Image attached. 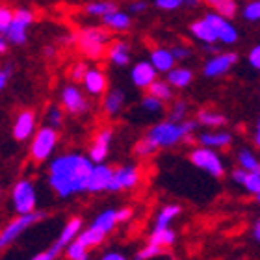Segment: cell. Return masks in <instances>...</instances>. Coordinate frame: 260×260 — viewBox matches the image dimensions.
Here are the masks:
<instances>
[{
	"label": "cell",
	"instance_id": "cb8c5ba5",
	"mask_svg": "<svg viewBox=\"0 0 260 260\" xmlns=\"http://www.w3.org/2000/svg\"><path fill=\"white\" fill-rule=\"evenodd\" d=\"M191 80H193V71L188 69V67H182V65L180 67L175 65L173 69L166 73V82L175 89H184V87L190 86Z\"/></svg>",
	"mask_w": 260,
	"mask_h": 260
},
{
	"label": "cell",
	"instance_id": "c3c4849f",
	"mask_svg": "<svg viewBox=\"0 0 260 260\" xmlns=\"http://www.w3.org/2000/svg\"><path fill=\"white\" fill-rule=\"evenodd\" d=\"M115 216H117V223H125L132 219L134 210H132L130 206H125V208H121V210H115Z\"/></svg>",
	"mask_w": 260,
	"mask_h": 260
},
{
	"label": "cell",
	"instance_id": "d590c367",
	"mask_svg": "<svg viewBox=\"0 0 260 260\" xmlns=\"http://www.w3.org/2000/svg\"><path fill=\"white\" fill-rule=\"evenodd\" d=\"M242 186H244L251 195L258 197L260 195V169H256V171H247L244 184Z\"/></svg>",
	"mask_w": 260,
	"mask_h": 260
},
{
	"label": "cell",
	"instance_id": "8992f818",
	"mask_svg": "<svg viewBox=\"0 0 260 260\" xmlns=\"http://www.w3.org/2000/svg\"><path fill=\"white\" fill-rule=\"evenodd\" d=\"M34 19V11L26 10V8H21V10L13 11V17H11L10 26L6 28V32L2 34L8 41V45H24L28 39V28L32 26Z\"/></svg>",
	"mask_w": 260,
	"mask_h": 260
},
{
	"label": "cell",
	"instance_id": "ee69618b",
	"mask_svg": "<svg viewBox=\"0 0 260 260\" xmlns=\"http://www.w3.org/2000/svg\"><path fill=\"white\" fill-rule=\"evenodd\" d=\"M86 71H87V63H84V61H78V63L73 65V69H71V78H73V82H82Z\"/></svg>",
	"mask_w": 260,
	"mask_h": 260
},
{
	"label": "cell",
	"instance_id": "30bf717a",
	"mask_svg": "<svg viewBox=\"0 0 260 260\" xmlns=\"http://www.w3.org/2000/svg\"><path fill=\"white\" fill-rule=\"evenodd\" d=\"M203 19L210 24L212 32H214V36H216V39L219 41V43L234 45L236 41H238V30H236V26H234L229 19L217 15V13H212V11L210 13H206Z\"/></svg>",
	"mask_w": 260,
	"mask_h": 260
},
{
	"label": "cell",
	"instance_id": "bcb514c9",
	"mask_svg": "<svg viewBox=\"0 0 260 260\" xmlns=\"http://www.w3.org/2000/svg\"><path fill=\"white\" fill-rule=\"evenodd\" d=\"M61 255V251L54 245H50V249L43 251V253H38L32 260H58V256Z\"/></svg>",
	"mask_w": 260,
	"mask_h": 260
},
{
	"label": "cell",
	"instance_id": "7c38bea8",
	"mask_svg": "<svg viewBox=\"0 0 260 260\" xmlns=\"http://www.w3.org/2000/svg\"><path fill=\"white\" fill-rule=\"evenodd\" d=\"M38 130V115L34 110H22L13 121V138L17 141H28Z\"/></svg>",
	"mask_w": 260,
	"mask_h": 260
},
{
	"label": "cell",
	"instance_id": "5b68a950",
	"mask_svg": "<svg viewBox=\"0 0 260 260\" xmlns=\"http://www.w3.org/2000/svg\"><path fill=\"white\" fill-rule=\"evenodd\" d=\"M11 201H13L17 216L32 214L38 210V190L32 180L21 179L19 182H15L13 191H11Z\"/></svg>",
	"mask_w": 260,
	"mask_h": 260
},
{
	"label": "cell",
	"instance_id": "9a60e30c",
	"mask_svg": "<svg viewBox=\"0 0 260 260\" xmlns=\"http://www.w3.org/2000/svg\"><path fill=\"white\" fill-rule=\"evenodd\" d=\"M112 140H114V130L110 128H103L99 130L95 140H93V145L89 149V160L91 164H103L106 160L110 152V145H112Z\"/></svg>",
	"mask_w": 260,
	"mask_h": 260
},
{
	"label": "cell",
	"instance_id": "f1b7e54d",
	"mask_svg": "<svg viewBox=\"0 0 260 260\" xmlns=\"http://www.w3.org/2000/svg\"><path fill=\"white\" fill-rule=\"evenodd\" d=\"M119 223H117V216H115V210L114 208H108V210L101 212L95 219H93L91 227L99 229V231H103L106 236H108L115 227H117Z\"/></svg>",
	"mask_w": 260,
	"mask_h": 260
},
{
	"label": "cell",
	"instance_id": "f546056e",
	"mask_svg": "<svg viewBox=\"0 0 260 260\" xmlns=\"http://www.w3.org/2000/svg\"><path fill=\"white\" fill-rule=\"evenodd\" d=\"M104 238H106V234H104L103 231H99V229L91 227V225H89L86 231H80V234L76 236V240H78L86 249H91V247L101 245L104 242Z\"/></svg>",
	"mask_w": 260,
	"mask_h": 260
},
{
	"label": "cell",
	"instance_id": "6f0895ef",
	"mask_svg": "<svg viewBox=\"0 0 260 260\" xmlns=\"http://www.w3.org/2000/svg\"><path fill=\"white\" fill-rule=\"evenodd\" d=\"M201 0H182V6H188V8H195V6L199 4Z\"/></svg>",
	"mask_w": 260,
	"mask_h": 260
},
{
	"label": "cell",
	"instance_id": "3957f363",
	"mask_svg": "<svg viewBox=\"0 0 260 260\" xmlns=\"http://www.w3.org/2000/svg\"><path fill=\"white\" fill-rule=\"evenodd\" d=\"M110 34L106 28H84L76 32V47L89 60H99L106 54L110 45Z\"/></svg>",
	"mask_w": 260,
	"mask_h": 260
},
{
	"label": "cell",
	"instance_id": "816d5d0a",
	"mask_svg": "<svg viewBox=\"0 0 260 260\" xmlns=\"http://www.w3.org/2000/svg\"><path fill=\"white\" fill-rule=\"evenodd\" d=\"M245 175H247V171H244V169H240V168H236L233 171V175H231V177H233V180L234 182H236V184H244V180H245Z\"/></svg>",
	"mask_w": 260,
	"mask_h": 260
},
{
	"label": "cell",
	"instance_id": "db71d44e",
	"mask_svg": "<svg viewBox=\"0 0 260 260\" xmlns=\"http://www.w3.org/2000/svg\"><path fill=\"white\" fill-rule=\"evenodd\" d=\"M8 47H10V45H8L6 38L0 34V54H6V52H8Z\"/></svg>",
	"mask_w": 260,
	"mask_h": 260
},
{
	"label": "cell",
	"instance_id": "f6af8a7d",
	"mask_svg": "<svg viewBox=\"0 0 260 260\" xmlns=\"http://www.w3.org/2000/svg\"><path fill=\"white\" fill-rule=\"evenodd\" d=\"M154 4L164 11H175L182 6V0H154Z\"/></svg>",
	"mask_w": 260,
	"mask_h": 260
},
{
	"label": "cell",
	"instance_id": "277c9868",
	"mask_svg": "<svg viewBox=\"0 0 260 260\" xmlns=\"http://www.w3.org/2000/svg\"><path fill=\"white\" fill-rule=\"evenodd\" d=\"M58 141H60V134H58L56 128H52L49 125L38 128L36 134H34L32 143H30V158L36 164L47 162L54 154Z\"/></svg>",
	"mask_w": 260,
	"mask_h": 260
},
{
	"label": "cell",
	"instance_id": "9c48e42d",
	"mask_svg": "<svg viewBox=\"0 0 260 260\" xmlns=\"http://www.w3.org/2000/svg\"><path fill=\"white\" fill-rule=\"evenodd\" d=\"M141 180V169L138 166H119L112 171L108 191L134 190Z\"/></svg>",
	"mask_w": 260,
	"mask_h": 260
},
{
	"label": "cell",
	"instance_id": "7a4b0ae2",
	"mask_svg": "<svg viewBox=\"0 0 260 260\" xmlns=\"http://www.w3.org/2000/svg\"><path fill=\"white\" fill-rule=\"evenodd\" d=\"M197 121L193 119H184L180 123H173V121H160L156 125H152V128L147 132V138L158 147V149H169V147L179 145L180 141L191 143L193 141V132L197 128Z\"/></svg>",
	"mask_w": 260,
	"mask_h": 260
},
{
	"label": "cell",
	"instance_id": "4fadbf2b",
	"mask_svg": "<svg viewBox=\"0 0 260 260\" xmlns=\"http://www.w3.org/2000/svg\"><path fill=\"white\" fill-rule=\"evenodd\" d=\"M236 63H238V54L223 52V54H217L206 61L205 67H203V75L208 76V78H217V76L227 75Z\"/></svg>",
	"mask_w": 260,
	"mask_h": 260
},
{
	"label": "cell",
	"instance_id": "44dd1931",
	"mask_svg": "<svg viewBox=\"0 0 260 260\" xmlns=\"http://www.w3.org/2000/svg\"><path fill=\"white\" fill-rule=\"evenodd\" d=\"M103 19V24L106 26V30H112V32H126L132 26V17L126 13V11H112L108 15L101 17Z\"/></svg>",
	"mask_w": 260,
	"mask_h": 260
},
{
	"label": "cell",
	"instance_id": "e0dca14e",
	"mask_svg": "<svg viewBox=\"0 0 260 260\" xmlns=\"http://www.w3.org/2000/svg\"><path fill=\"white\" fill-rule=\"evenodd\" d=\"M156 78H158V73L154 71V67L149 63V60L138 61V63L132 67V71H130V80H132V84H134L136 87H140V89H147Z\"/></svg>",
	"mask_w": 260,
	"mask_h": 260
},
{
	"label": "cell",
	"instance_id": "7bdbcfd3",
	"mask_svg": "<svg viewBox=\"0 0 260 260\" xmlns=\"http://www.w3.org/2000/svg\"><path fill=\"white\" fill-rule=\"evenodd\" d=\"M11 17H13V11L8 6H0V34H4L6 28L10 26Z\"/></svg>",
	"mask_w": 260,
	"mask_h": 260
},
{
	"label": "cell",
	"instance_id": "d4e9b609",
	"mask_svg": "<svg viewBox=\"0 0 260 260\" xmlns=\"http://www.w3.org/2000/svg\"><path fill=\"white\" fill-rule=\"evenodd\" d=\"M227 117L217 110L203 108L197 112V123L203 126H208V128H221V126L227 125Z\"/></svg>",
	"mask_w": 260,
	"mask_h": 260
},
{
	"label": "cell",
	"instance_id": "7dc6e473",
	"mask_svg": "<svg viewBox=\"0 0 260 260\" xmlns=\"http://www.w3.org/2000/svg\"><path fill=\"white\" fill-rule=\"evenodd\" d=\"M247 60H249V65L253 67L255 71L260 69V47L256 45V47H253L249 52V56H247Z\"/></svg>",
	"mask_w": 260,
	"mask_h": 260
},
{
	"label": "cell",
	"instance_id": "ac0fdd59",
	"mask_svg": "<svg viewBox=\"0 0 260 260\" xmlns=\"http://www.w3.org/2000/svg\"><path fill=\"white\" fill-rule=\"evenodd\" d=\"M82 225H84V221H82V217H71L69 221L65 223V227H63V231L60 233V236H58V240H56L54 244V247H58L60 251H63L67 245L73 242V240L80 234V231H82Z\"/></svg>",
	"mask_w": 260,
	"mask_h": 260
},
{
	"label": "cell",
	"instance_id": "603a6c76",
	"mask_svg": "<svg viewBox=\"0 0 260 260\" xmlns=\"http://www.w3.org/2000/svg\"><path fill=\"white\" fill-rule=\"evenodd\" d=\"M125 106V93L121 89H110L104 93L103 101V112L106 117H115Z\"/></svg>",
	"mask_w": 260,
	"mask_h": 260
},
{
	"label": "cell",
	"instance_id": "60d3db41",
	"mask_svg": "<svg viewBox=\"0 0 260 260\" xmlns=\"http://www.w3.org/2000/svg\"><path fill=\"white\" fill-rule=\"evenodd\" d=\"M47 119H49V126L58 130L63 125V108H60V106H50Z\"/></svg>",
	"mask_w": 260,
	"mask_h": 260
},
{
	"label": "cell",
	"instance_id": "f907efd6",
	"mask_svg": "<svg viewBox=\"0 0 260 260\" xmlns=\"http://www.w3.org/2000/svg\"><path fill=\"white\" fill-rule=\"evenodd\" d=\"M10 76H11V67H4V69H0V91H4L6 89L8 82H10Z\"/></svg>",
	"mask_w": 260,
	"mask_h": 260
},
{
	"label": "cell",
	"instance_id": "1f68e13d",
	"mask_svg": "<svg viewBox=\"0 0 260 260\" xmlns=\"http://www.w3.org/2000/svg\"><path fill=\"white\" fill-rule=\"evenodd\" d=\"M182 208L179 205H166L162 210L158 212L156 221H154V229H164V227H171V223L177 219Z\"/></svg>",
	"mask_w": 260,
	"mask_h": 260
},
{
	"label": "cell",
	"instance_id": "7402d4cb",
	"mask_svg": "<svg viewBox=\"0 0 260 260\" xmlns=\"http://www.w3.org/2000/svg\"><path fill=\"white\" fill-rule=\"evenodd\" d=\"M149 63L154 67L156 73H168L175 67V58L171 56V50L166 49V47H158V49L151 50V58H149Z\"/></svg>",
	"mask_w": 260,
	"mask_h": 260
},
{
	"label": "cell",
	"instance_id": "8d00e7d4",
	"mask_svg": "<svg viewBox=\"0 0 260 260\" xmlns=\"http://www.w3.org/2000/svg\"><path fill=\"white\" fill-rule=\"evenodd\" d=\"M186 115H188V104L182 103V101H177V103L171 106V110H169V121H173V123L184 121Z\"/></svg>",
	"mask_w": 260,
	"mask_h": 260
},
{
	"label": "cell",
	"instance_id": "836d02e7",
	"mask_svg": "<svg viewBox=\"0 0 260 260\" xmlns=\"http://www.w3.org/2000/svg\"><path fill=\"white\" fill-rule=\"evenodd\" d=\"M238 168L244 169V171H256L260 169L258 158L251 149H240L238 151Z\"/></svg>",
	"mask_w": 260,
	"mask_h": 260
},
{
	"label": "cell",
	"instance_id": "74e56055",
	"mask_svg": "<svg viewBox=\"0 0 260 260\" xmlns=\"http://www.w3.org/2000/svg\"><path fill=\"white\" fill-rule=\"evenodd\" d=\"M141 108L149 112V114H162L164 112V103L162 101H158V99L151 97V95H145V97L141 99Z\"/></svg>",
	"mask_w": 260,
	"mask_h": 260
},
{
	"label": "cell",
	"instance_id": "ffe728a7",
	"mask_svg": "<svg viewBox=\"0 0 260 260\" xmlns=\"http://www.w3.org/2000/svg\"><path fill=\"white\" fill-rule=\"evenodd\" d=\"M106 56L112 65H117V67H125L130 61V47L125 41H110L108 49H106Z\"/></svg>",
	"mask_w": 260,
	"mask_h": 260
},
{
	"label": "cell",
	"instance_id": "f35d334b",
	"mask_svg": "<svg viewBox=\"0 0 260 260\" xmlns=\"http://www.w3.org/2000/svg\"><path fill=\"white\" fill-rule=\"evenodd\" d=\"M242 15H244L245 21L249 22H256L260 19V2L258 0H251L247 4L244 6V10H242Z\"/></svg>",
	"mask_w": 260,
	"mask_h": 260
},
{
	"label": "cell",
	"instance_id": "d6a6232c",
	"mask_svg": "<svg viewBox=\"0 0 260 260\" xmlns=\"http://www.w3.org/2000/svg\"><path fill=\"white\" fill-rule=\"evenodd\" d=\"M147 89H149L147 95H151V97L158 99V101H162V103H168V101L173 99V87L169 86L166 80H158L156 78Z\"/></svg>",
	"mask_w": 260,
	"mask_h": 260
},
{
	"label": "cell",
	"instance_id": "5bb4252c",
	"mask_svg": "<svg viewBox=\"0 0 260 260\" xmlns=\"http://www.w3.org/2000/svg\"><path fill=\"white\" fill-rule=\"evenodd\" d=\"M112 171L114 168H110L106 164H93L89 179H87L86 191L87 193H101V191H108L110 179H112Z\"/></svg>",
	"mask_w": 260,
	"mask_h": 260
},
{
	"label": "cell",
	"instance_id": "8fae6325",
	"mask_svg": "<svg viewBox=\"0 0 260 260\" xmlns=\"http://www.w3.org/2000/svg\"><path fill=\"white\" fill-rule=\"evenodd\" d=\"M61 108H65L73 115H82L89 110V101L82 89L75 84H69L61 89Z\"/></svg>",
	"mask_w": 260,
	"mask_h": 260
},
{
	"label": "cell",
	"instance_id": "6da1fadb",
	"mask_svg": "<svg viewBox=\"0 0 260 260\" xmlns=\"http://www.w3.org/2000/svg\"><path fill=\"white\" fill-rule=\"evenodd\" d=\"M91 160L78 152L60 154L49 164V186L61 199L84 193L91 173Z\"/></svg>",
	"mask_w": 260,
	"mask_h": 260
},
{
	"label": "cell",
	"instance_id": "e575fe53",
	"mask_svg": "<svg viewBox=\"0 0 260 260\" xmlns=\"http://www.w3.org/2000/svg\"><path fill=\"white\" fill-rule=\"evenodd\" d=\"M156 151H158V147L154 145L147 136L145 138H141V140L134 145V154L138 158H151Z\"/></svg>",
	"mask_w": 260,
	"mask_h": 260
},
{
	"label": "cell",
	"instance_id": "d6986e66",
	"mask_svg": "<svg viewBox=\"0 0 260 260\" xmlns=\"http://www.w3.org/2000/svg\"><path fill=\"white\" fill-rule=\"evenodd\" d=\"M199 143L201 147H208V149H225L233 143V136L231 132H225V130H217V132H203L199 134Z\"/></svg>",
	"mask_w": 260,
	"mask_h": 260
},
{
	"label": "cell",
	"instance_id": "11a10c76",
	"mask_svg": "<svg viewBox=\"0 0 260 260\" xmlns=\"http://www.w3.org/2000/svg\"><path fill=\"white\" fill-rule=\"evenodd\" d=\"M253 240H255V242L260 240V221L258 219H256V223L253 225Z\"/></svg>",
	"mask_w": 260,
	"mask_h": 260
},
{
	"label": "cell",
	"instance_id": "f5cc1de1",
	"mask_svg": "<svg viewBox=\"0 0 260 260\" xmlns=\"http://www.w3.org/2000/svg\"><path fill=\"white\" fill-rule=\"evenodd\" d=\"M101 260H128L123 253H117V251H110V253H106V255L103 256Z\"/></svg>",
	"mask_w": 260,
	"mask_h": 260
},
{
	"label": "cell",
	"instance_id": "4316f807",
	"mask_svg": "<svg viewBox=\"0 0 260 260\" xmlns=\"http://www.w3.org/2000/svg\"><path fill=\"white\" fill-rule=\"evenodd\" d=\"M191 36H193L197 41H201V43L205 45H216L217 39L216 36H214V32H212L210 24L205 21V19H199V21H193L191 22Z\"/></svg>",
	"mask_w": 260,
	"mask_h": 260
},
{
	"label": "cell",
	"instance_id": "83f0119b",
	"mask_svg": "<svg viewBox=\"0 0 260 260\" xmlns=\"http://www.w3.org/2000/svg\"><path fill=\"white\" fill-rule=\"evenodd\" d=\"M175 240H177V233H175L171 227H164V229H152L151 236H149V242L147 244H152V245H158V247H171L175 244Z\"/></svg>",
	"mask_w": 260,
	"mask_h": 260
},
{
	"label": "cell",
	"instance_id": "2e32d148",
	"mask_svg": "<svg viewBox=\"0 0 260 260\" xmlns=\"http://www.w3.org/2000/svg\"><path fill=\"white\" fill-rule=\"evenodd\" d=\"M82 84L86 87V91L93 97H103L104 93L108 91V78L104 75V71L99 67H87Z\"/></svg>",
	"mask_w": 260,
	"mask_h": 260
},
{
	"label": "cell",
	"instance_id": "681fc988",
	"mask_svg": "<svg viewBox=\"0 0 260 260\" xmlns=\"http://www.w3.org/2000/svg\"><path fill=\"white\" fill-rule=\"evenodd\" d=\"M147 10H149V2L147 0H134L128 6V11H132V13H143Z\"/></svg>",
	"mask_w": 260,
	"mask_h": 260
},
{
	"label": "cell",
	"instance_id": "52a82bcc",
	"mask_svg": "<svg viewBox=\"0 0 260 260\" xmlns=\"http://www.w3.org/2000/svg\"><path fill=\"white\" fill-rule=\"evenodd\" d=\"M45 217H47L45 212L36 210V212H32V214L17 216L15 219H11V221L0 231V249L8 247V245H10L11 242H15L26 229H30L32 225H36V223H39V221H43Z\"/></svg>",
	"mask_w": 260,
	"mask_h": 260
},
{
	"label": "cell",
	"instance_id": "9f6ffc18",
	"mask_svg": "<svg viewBox=\"0 0 260 260\" xmlns=\"http://www.w3.org/2000/svg\"><path fill=\"white\" fill-rule=\"evenodd\" d=\"M253 143H255L256 147L260 145V125L256 123V126H255V134H253Z\"/></svg>",
	"mask_w": 260,
	"mask_h": 260
},
{
	"label": "cell",
	"instance_id": "ba28073f",
	"mask_svg": "<svg viewBox=\"0 0 260 260\" xmlns=\"http://www.w3.org/2000/svg\"><path fill=\"white\" fill-rule=\"evenodd\" d=\"M190 162L195 168L205 169L206 173L216 177V179L225 175V166H223L221 156L214 149H208V147H195L190 152Z\"/></svg>",
	"mask_w": 260,
	"mask_h": 260
},
{
	"label": "cell",
	"instance_id": "ab89813d",
	"mask_svg": "<svg viewBox=\"0 0 260 260\" xmlns=\"http://www.w3.org/2000/svg\"><path fill=\"white\" fill-rule=\"evenodd\" d=\"M162 247H158V245H152V244H147L145 247H141L140 251H138V255H136V260H152L156 258V256L164 255Z\"/></svg>",
	"mask_w": 260,
	"mask_h": 260
},
{
	"label": "cell",
	"instance_id": "4dcf8cb0",
	"mask_svg": "<svg viewBox=\"0 0 260 260\" xmlns=\"http://www.w3.org/2000/svg\"><path fill=\"white\" fill-rule=\"evenodd\" d=\"M117 4L114 0H93L89 4H86V13L91 17H104L112 13V11H117Z\"/></svg>",
	"mask_w": 260,
	"mask_h": 260
},
{
	"label": "cell",
	"instance_id": "484cf974",
	"mask_svg": "<svg viewBox=\"0 0 260 260\" xmlns=\"http://www.w3.org/2000/svg\"><path fill=\"white\" fill-rule=\"evenodd\" d=\"M210 10H214L212 13L225 17V19H233L238 13V2L236 0H203Z\"/></svg>",
	"mask_w": 260,
	"mask_h": 260
},
{
	"label": "cell",
	"instance_id": "b9f144b4",
	"mask_svg": "<svg viewBox=\"0 0 260 260\" xmlns=\"http://www.w3.org/2000/svg\"><path fill=\"white\" fill-rule=\"evenodd\" d=\"M171 56L175 58V61H182V60H188L191 56V49L190 47H186V45H175L171 47Z\"/></svg>",
	"mask_w": 260,
	"mask_h": 260
},
{
	"label": "cell",
	"instance_id": "680465c9",
	"mask_svg": "<svg viewBox=\"0 0 260 260\" xmlns=\"http://www.w3.org/2000/svg\"><path fill=\"white\" fill-rule=\"evenodd\" d=\"M45 54H47V56H54V54H56V50L52 49V47H49V49H45Z\"/></svg>",
	"mask_w": 260,
	"mask_h": 260
}]
</instances>
